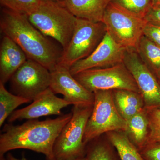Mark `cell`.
Listing matches in <instances>:
<instances>
[{
  "label": "cell",
  "mask_w": 160,
  "mask_h": 160,
  "mask_svg": "<svg viewBox=\"0 0 160 160\" xmlns=\"http://www.w3.org/2000/svg\"><path fill=\"white\" fill-rule=\"evenodd\" d=\"M72 112L53 119L29 120L22 125L6 124L0 136V156L17 149H26L42 153L47 160H55L53 146Z\"/></svg>",
  "instance_id": "cell-1"
},
{
  "label": "cell",
  "mask_w": 160,
  "mask_h": 160,
  "mask_svg": "<svg viewBox=\"0 0 160 160\" xmlns=\"http://www.w3.org/2000/svg\"><path fill=\"white\" fill-rule=\"evenodd\" d=\"M0 28L4 35L19 46L27 58L39 63L50 71L58 64L62 53L33 26L27 16L4 8L1 13Z\"/></svg>",
  "instance_id": "cell-2"
},
{
  "label": "cell",
  "mask_w": 160,
  "mask_h": 160,
  "mask_svg": "<svg viewBox=\"0 0 160 160\" xmlns=\"http://www.w3.org/2000/svg\"><path fill=\"white\" fill-rule=\"evenodd\" d=\"M30 22L46 36L57 40L65 50L73 35L77 18L62 4L42 0L28 16Z\"/></svg>",
  "instance_id": "cell-3"
},
{
  "label": "cell",
  "mask_w": 160,
  "mask_h": 160,
  "mask_svg": "<svg viewBox=\"0 0 160 160\" xmlns=\"http://www.w3.org/2000/svg\"><path fill=\"white\" fill-rule=\"evenodd\" d=\"M93 106H73L71 119L63 127L55 142L53 149L55 160H72L85 156L86 146L83 139Z\"/></svg>",
  "instance_id": "cell-4"
},
{
  "label": "cell",
  "mask_w": 160,
  "mask_h": 160,
  "mask_svg": "<svg viewBox=\"0 0 160 160\" xmlns=\"http://www.w3.org/2000/svg\"><path fill=\"white\" fill-rule=\"evenodd\" d=\"M93 109L87 124L83 142L85 146L109 132H126L127 123L118 112L112 90L94 92Z\"/></svg>",
  "instance_id": "cell-5"
},
{
  "label": "cell",
  "mask_w": 160,
  "mask_h": 160,
  "mask_svg": "<svg viewBox=\"0 0 160 160\" xmlns=\"http://www.w3.org/2000/svg\"><path fill=\"white\" fill-rule=\"evenodd\" d=\"M106 32L102 22H94L77 18L73 35L62 52L58 64L69 69L76 62L87 58L97 48Z\"/></svg>",
  "instance_id": "cell-6"
},
{
  "label": "cell",
  "mask_w": 160,
  "mask_h": 160,
  "mask_svg": "<svg viewBox=\"0 0 160 160\" xmlns=\"http://www.w3.org/2000/svg\"><path fill=\"white\" fill-rule=\"evenodd\" d=\"M102 22L117 42L127 49L136 50L147 22L110 2L105 11Z\"/></svg>",
  "instance_id": "cell-7"
},
{
  "label": "cell",
  "mask_w": 160,
  "mask_h": 160,
  "mask_svg": "<svg viewBox=\"0 0 160 160\" xmlns=\"http://www.w3.org/2000/svg\"><path fill=\"white\" fill-rule=\"evenodd\" d=\"M73 77L91 92L125 89L140 93L134 78L124 62L107 68L85 70Z\"/></svg>",
  "instance_id": "cell-8"
},
{
  "label": "cell",
  "mask_w": 160,
  "mask_h": 160,
  "mask_svg": "<svg viewBox=\"0 0 160 160\" xmlns=\"http://www.w3.org/2000/svg\"><path fill=\"white\" fill-rule=\"evenodd\" d=\"M10 80L16 95L33 101L50 87L51 72L39 63L27 59Z\"/></svg>",
  "instance_id": "cell-9"
},
{
  "label": "cell",
  "mask_w": 160,
  "mask_h": 160,
  "mask_svg": "<svg viewBox=\"0 0 160 160\" xmlns=\"http://www.w3.org/2000/svg\"><path fill=\"white\" fill-rule=\"evenodd\" d=\"M124 64L134 78L146 109L160 108V83L134 49H128Z\"/></svg>",
  "instance_id": "cell-10"
},
{
  "label": "cell",
  "mask_w": 160,
  "mask_h": 160,
  "mask_svg": "<svg viewBox=\"0 0 160 160\" xmlns=\"http://www.w3.org/2000/svg\"><path fill=\"white\" fill-rule=\"evenodd\" d=\"M127 49L115 41L108 32L90 55L76 62L69 68L72 75L92 69L104 68L124 62Z\"/></svg>",
  "instance_id": "cell-11"
},
{
  "label": "cell",
  "mask_w": 160,
  "mask_h": 160,
  "mask_svg": "<svg viewBox=\"0 0 160 160\" xmlns=\"http://www.w3.org/2000/svg\"><path fill=\"white\" fill-rule=\"evenodd\" d=\"M51 72L49 88L55 94H61L70 105H93L94 95L75 78L69 69L58 64Z\"/></svg>",
  "instance_id": "cell-12"
},
{
  "label": "cell",
  "mask_w": 160,
  "mask_h": 160,
  "mask_svg": "<svg viewBox=\"0 0 160 160\" xmlns=\"http://www.w3.org/2000/svg\"><path fill=\"white\" fill-rule=\"evenodd\" d=\"M50 88L41 93L30 105L15 110L8 118L12 123L16 120H32L46 116L60 115L61 110L70 105L64 98L57 97Z\"/></svg>",
  "instance_id": "cell-13"
},
{
  "label": "cell",
  "mask_w": 160,
  "mask_h": 160,
  "mask_svg": "<svg viewBox=\"0 0 160 160\" xmlns=\"http://www.w3.org/2000/svg\"><path fill=\"white\" fill-rule=\"evenodd\" d=\"M27 59L19 46L4 35L0 46V82L5 85Z\"/></svg>",
  "instance_id": "cell-14"
},
{
  "label": "cell",
  "mask_w": 160,
  "mask_h": 160,
  "mask_svg": "<svg viewBox=\"0 0 160 160\" xmlns=\"http://www.w3.org/2000/svg\"><path fill=\"white\" fill-rule=\"evenodd\" d=\"M111 0H64V6L76 18L94 22H102Z\"/></svg>",
  "instance_id": "cell-15"
},
{
  "label": "cell",
  "mask_w": 160,
  "mask_h": 160,
  "mask_svg": "<svg viewBox=\"0 0 160 160\" xmlns=\"http://www.w3.org/2000/svg\"><path fill=\"white\" fill-rule=\"evenodd\" d=\"M112 92L116 107L126 121L145 109L143 98L139 92L125 89H115Z\"/></svg>",
  "instance_id": "cell-16"
},
{
  "label": "cell",
  "mask_w": 160,
  "mask_h": 160,
  "mask_svg": "<svg viewBox=\"0 0 160 160\" xmlns=\"http://www.w3.org/2000/svg\"><path fill=\"white\" fill-rule=\"evenodd\" d=\"M125 132L138 149L146 146L149 131V120L146 109L126 121Z\"/></svg>",
  "instance_id": "cell-17"
},
{
  "label": "cell",
  "mask_w": 160,
  "mask_h": 160,
  "mask_svg": "<svg viewBox=\"0 0 160 160\" xmlns=\"http://www.w3.org/2000/svg\"><path fill=\"white\" fill-rule=\"evenodd\" d=\"M106 135L117 152L120 160H145L125 132H109Z\"/></svg>",
  "instance_id": "cell-18"
},
{
  "label": "cell",
  "mask_w": 160,
  "mask_h": 160,
  "mask_svg": "<svg viewBox=\"0 0 160 160\" xmlns=\"http://www.w3.org/2000/svg\"><path fill=\"white\" fill-rule=\"evenodd\" d=\"M136 51L143 62L157 76L160 72V47L143 35Z\"/></svg>",
  "instance_id": "cell-19"
},
{
  "label": "cell",
  "mask_w": 160,
  "mask_h": 160,
  "mask_svg": "<svg viewBox=\"0 0 160 160\" xmlns=\"http://www.w3.org/2000/svg\"><path fill=\"white\" fill-rule=\"evenodd\" d=\"M100 137L86 145V160H120L117 152L108 140Z\"/></svg>",
  "instance_id": "cell-20"
},
{
  "label": "cell",
  "mask_w": 160,
  "mask_h": 160,
  "mask_svg": "<svg viewBox=\"0 0 160 160\" xmlns=\"http://www.w3.org/2000/svg\"><path fill=\"white\" fill-rule=\"evenodd\" d=\"M30 102L26 98L9 92L4 84L0 82V126H2L5 120L17 107Z\"/></svg>",
  "instance_id": "cell-21"
},
{
  "label": "cell",
  "mask_w": 160,
  "mask_h": 160,
  "mask_svg": "<svg viewBox=\"0 0 160 160\" xmlns=\"http://www.w3.org/2000/svg\"><path fill=\"white\" fill-rule=\"evenodd\" d=\"M111 2L142 18L152 6L151 0H111Z\"/></svg>",
  "instance_id": "cell-22"
},
{
  "label": "cell",
  "mask_w": 160,
  "mask_h": 160,
  "mask_svg": "<svg viewBox=\"0 0 160 160\" xmlns=\"http://www.w3.org/2000/svg\"><path fill=\"white\" fill-rule=\"evenodd\" d=\"M42 0H0L5 8L28 16L39 6Z\"/></svg>",
  "instance_id": "cell-23"
},
{
  "label": "cell",
  "mask_w": 160,
  "mask_h": 160,
  "mask_svg": "<svg viewBox=\"0 0 160 160\" xmlns=\"http://www.w3.org/2000/svg\"><path fill=\"white\" fill-rule=\"evenodd\" d=\"M149 131L147 144L160 143V108L146 109Z\"/></svg>",
  "instance_id": "cell-24"
},
{
  "label": "cell",
  "mask_w": 160,
  "mask_h": 160,
  "mask_svg": "<svg viewBox=\"0 0 160 160\" xmlns=\"http://www.w3.org/2000/svg\"><path fill=\"white\" fill-rule=\"evenodd\" d=\"M139 150L145 160H160V143H148Z\"/></svg>",
  "instance_id": "cell-25"
},
{
  "label": "cell",
  "mask_w": 160,
  "mask_h": 160,
  "mask_svg": "<svg viewBox=\"0 0 160 160\" xmlns=\"http://www.w3.org/2000/svg\"><path fill=\"white\" fill-rule=\"evenodd\" d=\"M143 35L160 47V26L147 22L143 30Z\"/></svg>",
  "instance_id": "cell-26"
},
{
  "label": "cell",
  "mask_w": 160,
  "mask_h": 160,
  "mask_svg": "<svg viewBox=\"0 0 160 160\" xmlns=\"http://www.w3.org/2000/svg\"><path fill=\"white\" fill-rule=\"evenodd\" d=\"M144 19L148 22L160 26V7L152 6Z\"/></svg>",
  "instance_id": "cell-27"
},
{
  "label": "cell",
  "mask_w": 160,
  "mask_h": 160,
  "mask_svg": "<svg viewBox=\"0 0 160 160\" xmlns=\"http://www.w3.org/2000/svg\"><path fill=\"white\" fill-rule=\"evenodd\" d=\"M6 158L7 160H28L26 159L24 156H22V157L21 159L17 158L14 157L10 153H8V154H7Z\"/></svg>",
  "instance_id": "cell-28"
},
{
  "label": "cell",
  "mask_w": 160,
  "mask_h": 160,
  "mask_svg": "<svg viewBox=\"0 0 160 160\" xmlns=\"http://www.w3.org/2000/svg\"><path fill=\"white\" fill-rule=\"evenodd\" d=\"M152 6L160 7V0H151Z\"/></svg>",
  "instance_id": "cell-29"
},
{
  "label": "cell",
  "mask_w": 160,
  "mask_h": 160,
  "mask_svg": "<svg viewBox=\"0 0 160 160\" xmlns=\"http://www.w3.org/2000/svg\"><path fill=\"white\" fill-rule=\"evenodd\" d=\"M48 1H52V2H56L60 3V4H62V5H64V0H48Z\"/></svg>",
  "instance_id": "cell-30"
},
{
  "label": "cell",
  "mask_w": 160,
  "mask_h": 160,
  "mask_svg": "<svg viewBox=\"0 0 160 160\" xmlns=\"http://www.w3.org/2000/svg\"><path fill=\"white\" fill-rule=\"evenodd\" d=\"M0 160H7L6 158H5L4 155L0 156Z\"/></svg>",
  "instance_id": "cell-31"
},
{
  "label": "cell",
  "mask_w": 160,
  "mask_h": 160,
  "mask_svg": "<svg viewBox=\"0 0 160 160\" xmlns=\"http://www.w3.org/2000/svg\"><path fill=\"white\" fill-rule=\"evenodd\" d=\"M72 160H86V158L85 156L84 157L78 158Z\"/></svg>",
  "instance_id": "cell-32"
},
{
  "label": "cell",
  "mask_w": 160,
  "mask_h": 160,
  "mask_svg": "<svg viewBox=\"0 0 160 160\" xmlns=\"http://www.w3.org/2000/svg\"><path fill=\"white\" fill-rule=\"evenodd\" d=\"M157 77L158 78V79L159 82L160 83V72H159L158 74Z\"/></svg>",
  "instance_id": "cell-33"
}]
</instances>
